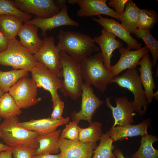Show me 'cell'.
Instances as JSON below:
<instances>
[{
	"instance_id": "33",
	"label": "cell",
	"mask_w": 158,
	"mask_h": 158,
	"mask_svg": "<svg viewBox=\"0 0 158 158\" xmlns=\"http://www.w3.org/2000/svg\"><path fill=\"white\" fill-rule=\"evenodd\" d=\"M9 15L17 17L25 22L31 20L32 16L18 9L13 0H0V15Z\"/></svg>"
},
{
	"instance_id": "13",
	"label": "cell",
	"mask_w": 158,
	"mask_h": 158,
	"mask_svg": "<svg viewBox=\"0 0 158 158\" xmlns=\"http://www.w3.org/2000/svg\"><path fill=\"white\" fill-rule=\"evenodd\" d=\"M110 97H106V106L111 109L114 119L113 127L116 125L123 126L132 124L134 121L135 111L133 101H130L126 97H116L115 99L116 106H113L110 102Z\"/></svg>"
},
{
	"instance_id": "15",
	"label": "cell",
	"mask_w": 158,
	"mask_h": 158,
	"mask_svg": "<svg viewBox=\"0 0 158 158\" xmlns=\"http://www.w3.org/2000/svg\"><path fill=\"white\" fill-rule=\"evenodd\" d=\"M59 145L63 158H92L96 142H85L59 139Z\"/></svg>"
},
{
	"instance_id": "5",
	"label": "cell",
	"mask_w": 158,
	"mask_h": 158,
	"mask_svg": "<svg viewBox=\"0 0 158 158\" xmlns=\"http://www.w3.org/2000/svg\"><path fill=\"white\" fill-rule=\"evenodd\" d=\"M113 83L131 92L134 97L133 103L135 112L140 116L145 114L150 104L135 68L128 69L122 75L114 77L110 84Z\"/></svg>"
},
{
	"instance_id": "8",
	"label": "cell",
	"mask_w": 158,
	"mask_h": 158,
	"mask_svg": "<svg viewBox=\"0 0 158 158\" xmlns=\"http://www.w3.org/2000/svg\"><path fill=\"white\" fill-rule=\"evenodd\" d=\"M37 88L32 78L25 77L20 79L10 89L8 93L20 109H25L36 104L40 100L37 98Z\"/></svg>"
},
{
	"instance_id": "37",
	"label": "cell",
	"mask_w": 158,
	"mask_h": 158,
	"mask_svg": "<svg viewBox=\"0 0 158 158\" xmlns=\"http://www.w3.org/2000/svg\"><path fill=\"white\" fill-rule=\"evenodd\" d=\"M64 107V102L61 100L52 106L53 111L51 114L50 118L54 120H59L63 117L62 115Z\"/></svg>"
},
{
	"instance_id": "18",
	"label": "cell",
	"mask_w": 158,
	"mask_h": 158,
	"mask_svg": "<svg viewBox=\"0 0 158 158\" xmlns=\"http://www.w3.org/2000/svg\"><path fill=\"white\" fill-rule=\"evenodd\" d=\"M138 65L140 66L138 69L140 72L139 77L147 101L149 104L151 103L154 97L158 100V91L155 92H153L156 86L152 75L153 72L152 69L153 66L148 53H146L141 59Z\"/></svg>"
},
{
	"instance_id": "41",
	"label": "cell",
	"mask_w": 158,
	"mask_h": 158,
	"mask_svg": "<svg viewBox=\"0 0 158 158\" xmlns=\"http://www.w3.org/2000/svg\"><path fill=\"white\" fill-rule=\"evenodd\" d=\"M113 153L117 158H126L124 157L122 151L120 149H115Z\"/></svg>"
},
{
	"instance_id": "30",
	"label": "cell",
	"mask_w": 158,
	"mask_h": 158,
	"mask_svg": "<svg viewBox=\"0 0 158 158\" xmlns=\"http://www.w3.org/2000/svg\"><path fill=\"white\" fill-rule=\"evenodd\" d=\"M102 124L98 122H92L88 127H80L79 140L85 142H96L102 135Z\"/></svg>"
},
{
	"instance_id": "25",
	"label": "cell",
	"mask_w": 158,
	"mask_h": 158,
	"mask_svg": "<svg viewBox=\"0 0 158 158\" xmlns=\"http://www.w3.org/2000/svg\"><path fill=\"white\" fill-rule=\"evenodd\" d=\"M23 21L14 16L0 15V32L8 40L15 38Z\"/></svg>"
},
{
	"instance_id": "23",
	"label": "cell",
	"mask_w": 158,
	"mask_h": 158,
	"mask_svg": "<svg viewBox=\"0 0 158 158\" xmlns=\"http://www.w3.org/2000/svg\"><path fill=\"white\" fill-rule=\"evenodd\" d=\"M61 132V129H59L47 134L38 135L36 141L39 146L36 149L35 155L58 153L60 151L58 140Z\"/></svg>"
},
{
	"instance_id": "43",
	"label": "cell",
	"mask_w": 158,
	"mask_h": 158,
	"mask_svg": "<svg viewBox=\"0 0 158 158\" xmlns=\"http://www.w3.org/2000/svg\"><path fill=\"white\" fill-rule=\"evenodd\" d=\"M11 147L6 145L0 143V152L7 150L9 149Z\"/></svg>"
},
{
	"instance_id": "39",
	"label": "cell",
	"mask_w": 158,
	"mask_h": 158,
	"mask_svg": "<svg viewBox=\"0 0 158 158\" xmlns=\"http://www.w3.org/2000/svg\"><path fill=\"white\" fill-rule=\"evenodd\" d=\"M32 158H63L62 154H59L53 155L51 154H42L35 155Z\"/></svg>"
},
{
	"instance_id": "12",
	"label": "cell",
	"mask_w": 158,
	"mask_h": 158,
	"mask_svg": "<svg viewBox=\"0 0 158 158\" xmlns=\"http://www.w3.org/2000/svg\"><path fill=\"white\" fill-rule=\"evenodd\" d=\"M68 9L67 6L65 4L58 13L53 16L46 18L35 17L24 23L33 24L40 28L42 30L41 35L44 37H47V30H51L56 28L65 25L78 27L79 23L70 18Z\"/></svg>"
},
{
	"instance_id": "31",
	"label": "cell",
	"mask_w": 158,
	"mask_h": 158,
	"mask_svg": "<svg viewBox=\"0 0 158 158\" xmlns=\"http://www.w3.org/2000/svg\"><path fill=\"white\" fill-rule=\"evenodd\" d=\"M136 37L142 39L153 57V67L157 65L158 59V41L152 35L150 30L137 29L134 33Z\"/></svg>"
},
{
	"instance_id": "42",
	"label": "cell",
	"mask_w": 158,
	"mask_h": 158,
	"mask_svg": "<svg viewBox=\"0 0 158 158\" xmlns=\"http://www.w3.org/2000/svg\"><path fill=\"white\" fill-rule=\"evenodd\" d=\"M54 2L56 6L61 9L62 6L66 4V0H55Z\"/></svg>"
},
{
	"instance_id": "4",
	"label": "cell",
	"mask_w": 158,
	"mask_h": 158,
	"mask_svg": "<svg viewBox=\"0 0 158 158\" xmlns=\"http://www.w3.org/2000/svg\"><path fill=\"white\" fill-rule=\"evenodd\" d=\"M83 79L103 93L113 77L105 66L101 53L90 56L80 63Z\"/></svg>"
},
{
	"instance_id": "6",
	"label": "cell",
	"mask_w": 158,
	"mask_h": 158,
	"mask_svg": "<svg viewBox=\"0 0 158 158\" xmlns=\"http://www.w3.org/2000/svg\"><path fill=\"white\" fill-rule=\"evenodd\" d=\"M37 62L34 55L22 46L16 38L8 40L5 50L0 52V64L14 69L30 72Z\"/></svg>"
},
{
	"instance_id": "34",
	"label": "cell",
	"mask_w": 158,
	"mask_h": 158,
	"mask_svg": "<svg viewBox=\"0 0 158 158\" xmlns=\"http://www.w3.org/2000/svg\"><path fill=\"white\" fill-rule=\"evenodd\" d=\"M79 121L73 120L67 124L61 132L59 139H65L73 141L79 140Z\"/></svg>"
},
{
	"instance_id": "3",
	"label": "cell",
	"mask_w": 158,
	"mask_h": 158,
	"mask_svg": "<svg viewBox=\"0 0 158 158\" xmlns=\"http://www.w3.org/2000/svg\"><path fill=\"white\" fill-rule=\"evenodd\" d=\"M19 122L17 116L4 119L0 125L1 138L6 145L11 147L23 146L37 149L39 146L36 141L38 135L24 128Z\"/></svg>"
},
{
	"instance_id": "29",
	"label": "cell",
	"mask_w": 158,
	"mask_h": 158,
	"mask_svg": "<svg viewBox=\"0 0 158 158\" xmlns=\"http://www.w3.org/2000/svg\"><path fill=\"white\" fill-rule=\"evenodd\" d=\"M22 111L8 92L0 97V117L4 119L11 116H18Z\"/></svg>"
},
{
	"instance_id": "40",
	"label": "cell",
	"mask_w": 158,
	"mask_h": 158,
	"mask_svg": "<svg viewBox=\"0 0 158 158\" xmlns=\"http://www.w3.org/2000/svg\"><path fill=\"white\" fill-rule=\"evenodd\" d=\"M13 147L0 152V158H12Z\"/></svg>"
},
{
	"instance_id": "16",
	"label": "cell",
	"mask_w": 158,
	"mask_h": 158,
	"mask_svg": "<svg viewBox=\"0 0 158 158\" xmlns=\"http://www.w3.org/2000/svg\"><path fill=\"white\" fill-rule=\"evenodd\" d=\"M119 52L121 56L118 61L109 70L113 77L126 69L135 68L140 59L149 51L145 46L134 51L122 47L119 49Z\"/></svg>"
},
{
	"instance_id": "38",
	"label": "cell",
	"mask_w": 158,
	"mask_h": 158,
	"mask_svg": "<svg viewBox=\"0 0 158 158\" xmlns=\"http://www.w3.org/2000/svg\"><path fill=\"white\" fill-rule=\"evenodd\" d=\"M8 40L0 32V52L6 49Z\"/></svg>"
},
{
	"instance_id": "2",
	"label": "cell",
	"mask_w": 158,
	"mask_h": 158,
	"mask_svg": "<svg viewBox=\"0 0 158 158\" xmlns=\"http://www.w3.org/2000/svg\"><path fill=\"white\" fill-rule=\"evenodd\" d=\"M59 61L60 77L63 79L59 90L65 97L75 100L81 96L83 84L80 63L63 51L60 52Z\"/></svg>"
},
{
	"instance_id": "22",
	"label": "cell",
	"mask_w": 158,
	"mask_h": 158,
	"mask_svg": "<svg viewBox=\"0 0 158 158\" xmlns=\"http://www.w3.org/2000/svg\"><path fill=\"white\" fill-rule=\"evenodd\" d=\"M38 28L33 24L25 23L17 34L21 45L33 55L40 50L43 43V40L38 35Z\"/></svg>"
},
{
	"instance_id": "17",
	"label": "cell",
	"mask_w": 158,
	"mask_h": 158,
	"mask_svg": "<svg viewBox=\"0 0 158 158\" xmlns=\"http://www.w3.org/2000/svg\"><path fill=\"white\" fill-rule=\"evenodd\" d=\"M93 20L107 30L125 42L129 50L138 49L141 47L137 40L133 38L130 33L118 21L114 19L98 16V18H93Z\"/></svg>"
},
{
	"instance_id": "14",
	"label": "cell",
	"mask_w": 158,
	"mask_h": 158,
	"mask_svg": "<svg viewBox=\"0 0 158 158\" xmlns=\"http://www.w3.org/2000/svg\"><path fill=\"white\" fill-rule=\"evenodd\" d=\"M107 0H69V4H77L80 7L76 15L80 17H91L104 14L120 21L121 17L107 4Z\"/></svg>"
},
{
	"instance_id": "11",
	"label": "cell",
	"mask_w": 158,
	"mask_h": 158,
	"mask_svg": "<svg viewBox=\"0 0 158 158\" xmlns=\"http://www.w3.org/2000/svg\"><path fill=\"white\" fill-rule=\"evenodd\" d=\"M16 6L21 11L36 17L46 18L53 16L60 9L53 0H14Z\"/></svg>"
},
{
	"instance_id": "44",
	"label": "cell",
	"mask_w": 158,
	"mask_h": 158,
	"mask_svg": "<svg viewBox=\"0 0 158 158\" xmlns=\"http://www.w3.org/2000/svg\"><path fill=\"white\" fill-rule=\"evenodd\" d=\"M4 93L1 90L0 88V97L3 95Z\"/></svg>"
},
{
	"instance_id": "28",
	"label": "cell",
	"mask_w": 158,
	"mask_h": 158,
	"mask_svg": "<svg viewBox=\"0 0 158 158\" xmlns=\"http://www.w3.org/2000/svg\"><path fill=\"white\" fill-rule=\"evenodd\" d=\"M100 140L99 144L94 150L92 158H117L112 152L115 147L113 145V140L108 132L102 134Z\"/></svg>"
},
{
	"instance_id": "26",
	"label": "cell",
	"mask_w": 158,
	"mask_h": 158,
	"mask_svg": "<svg viewBox=\"0 0 158 158\" xmlns=\"http://www.w3.org/2000/svg\"><path fill=\"white\" fill-rule=\"evenodd\" d=\"M158 141V137L155 135L148 134L142 136L140 148L132 155V158H158V150L153 146L154 142Z\"/></svg>"
},
{
	"instance_id": "7",
	"label": "cell",
	"mask_w": 158,
	"mask_h": 158,
	"mask_svg": "<svg viewBox=\"0 0 158 158\" xmlns=\"http://www.w3.org/2000/svg\"><path fill=\"white\" fill-rule=\"evenodd\" d=\"M30 72L37 87L42 88L51 94L52 106L61 100L57 92L61 86L62 80L59 77L39 62L37 63Z\"/></svg>"
},
{
	"instance_id": "24",
	"label": "cell",
	"mask_w": 158,
	"mask_h": 158,
	"mask_svg": "<svg viewBox=\"0 0 158 158\" xmlns=\"http://www.w3.org/2000/svg\"><path fill=\"white\" fill-rule=\"evenodd\" d=\"M132 0H129L121 16V25L130 33L138 29V20L140 10Z\"/></svg>"
},
{
	"instance_id": "27",
	"label": "cell",
	"mask_w": 158,
	"mask_h": 158,
	"mask_svg": "<svg viewBox=\"0 0 158 158\" xmlns=\"http://www.w3.org/2000/svg\"><path fill=\"white\" fill-rule=\"evenodd\" d=\"M29 71L23 69L3 71H0V88L4 93L8 92L10 89L21 78L27 77Z\"/></svg>"
},
{
	"instance_id": "1",
	"label": "cell",
	"mask_w": 158,
	"mask_h": 158,
	"mask_svg": "<svg viewBox=\"0 0 158 158\" xmlns=\"http://www.w3.org/2000/svg\"><path fill=\"white\" fill-rule=\"evenodd\" d=\"M57 37L59 40L57 48L80 63L100 49L95 44L94 39L80 32L61 30Z\"/></svg>"
},
{
	"instance_id": "45",
	"label": "cell",
	"mask_w": 158,
	"mask_h": 158,
	"mask_svg": "<svg viewBox=\"0 0 158 158\" xmlns=\"http://www.w3.org/2000/svg\"><path fill=\"white\" fill-rule=\"evenodd\" d=\"M1 118L0 117V120H1ZM1 133L0 132V138H1Z\"/></svg>"
},
{
	"instance_id": "20",
	"label": "cell",
	"mask_w": 158,
	"mask_h": 158,
	"mask_svg": "<svg viewBox=\"0 0 158 158\" xmlns=\"http://www.w3.org/2000/svg\"><path fill=\"white\" fill-rule=\"evenodd\" d=\"M151 121L150 118H147L136 125L127 124L123 126H112L107 132L114 142L122 140L128 137L142 136L148 134L147 129Z\"/></svg>"
},
{
	"instance_id": "21",
	"label": "cell",
	"mask_w": 158,
	"mask_h": 158,
	"mask_svg": "<svg viewBox=\"0 0 158 158\" xmlns=\"http://www.w3.org/2000/svg\"><path fill=\"white\" fill-rule=\"evenodd\" d=\"M69 121V117L60 119L54 120L50 118L31 119L23 122H19V124L24 128L36 133L38 135L47 134L57 130L59 126L67 124Z\"/></svg>"
},
{
	"instance_id": "10",
	"label": "cell",
	"mask_w": 158,
	"mask_h": 158,
	"mask_svg": "<svg viewBox=\"0 0 158 158\" xmlns=\"http://www.w3.org/2000/svg\"><path fill=\"white\" fill-rule=\"evenodd\" d=\"M82 90L81 110L78 112L73 111L71 117L73 120H86L90 124L92 122L93 115L104 102L95 95L91 85L85 83L83 85Z\"/></svg>"
},
{
	"instance_id": "35",
	"label": "cell",
	"mask_w": 158,
	"mask_h": 158,
	"mask_svg": "<svg viewBox=\"0 0 158 158\" xmlns=\"http://www.w3.org/2000/svg\"><path fill=\"white\" fill-rule=\"evenodd\" d=\"M12 147V158H32L35 154L34 149L23 146Z\"/></svg>"
},
{
	"instance_id": "19",
	"label": "cell",
	"mask_w": 158,
	"mask_h": 158,
	"mask_svg": "<svg viewBox=\"0 0 158 158\" xmlns=\"http://www.w3.org/2000/svg\"><path fill=\"white\" fill-rule=\"evenodd\" d=\"M116 37L106 29L103 28L101 34L94 38L95 42L99 46L104 64L109 71L111 68V58L113 51L116 49L123 47V44L116 39Z\"/></svg>"
},
{
	"instance_id": "32",
	"label": "cell",
	"mask_w": 158,
	"mask_h": 158,
	"mask_svg": "<svg viewBox=\"0 0 158 158\" xmlns=\"http://www.w3.org/2000/svg\"><path fill=\"white\" fill-rule=\"evenodd\" d=\"M158 20V15L156 11L147 9H140L138 20V29L151 30L157 24Z\"/></svg>"
},
{
	"instance_id": "36",
	"label": "cell",
	"mask_w": 158,
	"mask_h": 158,
	"mask_svg": "<svg viewBox=\"0 0 158 158\" xmlns=\"http://www.w3.org/2000/svg\"><path fill=\"white\" fill-rule=\"evenodd\" d=\"M128 0H110L109 5L115 9V12L121 17L125 9L126 5Z\"/></svg>"
},
{
	"instance_id": "9",
	"label": "cell",
	"mask_w": 158,
	"mask_h": 158,
	"mask_svg": "<svg viewBox=\"0 0 158 158\" xmlns=\"http://www.w3.org/2000/svg\"><path fill=\"white\" fill-rule=\"evenodd\" d=\"M53 36L45 37L40 50L34 54L37 62L40 63L60 77L61 67L59 61L61 51L54 45Z\"/></svg>"
}]
</instances>
